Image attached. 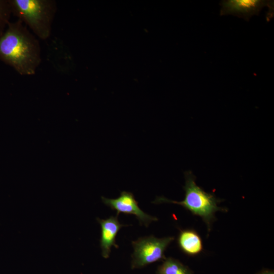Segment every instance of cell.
<instances>
[{
	"label": "cell",
	"instance_id": "1",
	"mask_svg": "<svg viewBox=\"0 0 274 274\" xmlns=\"http://www.w3.org/2000/svg\"><path fill=\"white\" fill-rule=\"evenodd\" d=\"M0 60L22 76L35 74L41 63L39 41L19 19L10 21L0 37Z\"/></svg>",
	"mask_w": 274,
	"mask_h": 274
},
{
	"label": "cell",
	"instance_id": "2",
	"mask_svg": "<svg viewBox=\"0 0 274 274\" xmlns=\"http://www.w3.org/2000/svg\"><path fill=\"white\" fill-rule=\"evenodd\" d=\"M184 175L185 184L183 189L185 194L182 201H177L159 196L153 203H171L182 206L194 215L201 217L207 226L208 232H210L216 219L215 213L218 211L226 212L228 209L218 206L223 199L217 198L214 194L206 192L196 185L195 177L192 172H186Z\"/></svg>",
	"mask_w": 274,
	"mask_h": 274
},
{
	"label": "cell",
	"instance_id": "3",
	"mask_svg": "<svg viewBox=\"0 0 274 274\" xmlns=\"http://www.w3.org/2000/svg\"><path fill=\"white\" fill-rule=\"evenodd\" d=\"M12 14L27 25L38 38L46 40L51 34L57 10L54 0H8Z\"/></svg>",
	"mask_w": 274,
	"mask_h": 274
},
{
	"label": "cell",
	"instance_id": "4",
	"mask_svg": "<svg viewBox=\"0 0 274 274\" xmlns=\"http://www.w3.org/2000/svg\"><path fill=\"white\" fill-rule=\"evenodd\" d=\"M174 239L173 236L159 238L151 235L132 241L131 269L142 268L154 262L163 261L166 258L164 252Z\"/></svg>",
	"mask_w": 274,
	"mask_h": 274
},
{
	"label": "cell",
	"instance_id": "5",
	"mask_svg": "<svg viewBox=\"0 0 274 274\" xmlns=\"http://www.w3.org/2000/svg\"><path fill=\"white\" fill-rule=\"evenodd\" d=\"M221 6L220 15H232L242 18L247 21L254 15H259L264 7H268L267 18L273 14V1L268 0H223Z\"/></svg>",
	"mask_w": 274,
	"mask_h": 274
},
{
	"label": "cell",
	"instance_id": "6",
	"mask_svg": "<svg viewBox=\"0 0 274 274\" xmlns=\"http://www.w3.org/2000/svg\"><path fill=\"white\" fill-rule=\"evenodd\" d=\"M101 200L105 205L116 211L117 216L120 213L134 215L141 225L148 227L151 222L158 220L157 218L146 214L140 209L131 192L122 191L117 198L111 199L102 196Z\"/></svg>",
	"mask_w": 274,
	"mask_h": 274
},
{
	"label": "cell",
	"instance_id": "7",
	"mask_svg": "<svg viewBox=\"0 0 274 274\" xmlns=\"http://www.w3.org/2000/svg\"><path fill=\"white\" fill-rule=\"evenodd\" d=\"M117 215L111 216L106 219L98 218L96 220L101 227V236L99 241L100 247L101 249V255L104 258H108L112 247L118 248V245L116 243V237L118 231L124 226H128L121 224L118 219Z\"/></svg>",
	"mask_w": 274,
	"mask_h": 274
},
{
	"label": "cell",
	"instance_id": "8",
	"mask_svg": "<svg viewBox=\"0 0 274 274\" xmlns=\"http://www.w3.org/2000/svg\"><path fill=\"white\" fill-rule=\"evenodd\" d=\"M177 244L181 251L189 256H196L203 250L202 239L192 229H180Z\"/></svg>",
	"mask_w": 274,
	"mask_h": 274
},
{
	"label": "cell",
	"instance_id": "9",
	"mask_svg": "<svg viewBox=\"0 0 274 274\" xmlns=\"http://www.w3.org/2000/svg\"><path fill=\"white\" fill-rule=\"evenodd\" d=\"M156 274H193V272L179 260L168 257L158 266Z\"/></svg>",
	"mask_w": 274,
	"mask_h": 274
},
{
	"label": "cell",
	"instance_id": "10",
	"mask_svg": "<svg viewBox=\"0 0 274 274\" xmlns=\"http://www.w3.org/2000/svg\"><path fill=\"white\" fill-rule=\"evenodd\" d=\"M12 14L8 0H0V37L10 22Z\"/></svg>",
	"mask_w": 274,
	"mask_h": 274
},
{
	"label": "cell",
	"instance_id": "11",
	"mask_svg": "<svg viewBox=\"0 0 274 274\" xmlns=\"http://www.w3.org/2000/svg\"><path fill=\"white\" fill-rule=\"evenodd\" d=\"M257 274H274V272L272 270L263 269Z\"/></svg>",
	"mask_w": 274,
	"mask_h": 274
}]
</instances>
